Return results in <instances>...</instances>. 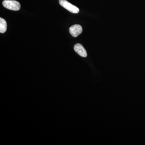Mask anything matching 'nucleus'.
I'll return each instance as SVG.
<instances>
[{
	"instance_id": "1",
	"label": "nucleus",
	"mask_w": 145,
	"mask_h": 145,
	"mask_svg": "<svg viewBox=\"0 0 145 145\" xmlns=\"http://www.w3.org/2000/svg\"><path fill=\"white\" fill-rule=\"evenodd\" d=\"M3 5L5 8L15 11L20 10L21 8L20 3L13 0H5L3 2Z\"/></svg>"
},
{
	"instance_id": "2",
	"label": "nucleus",
	"mask_w": 145,
	"mask_h": 145,
	"mask_svg": "<svg viewBox=\"0 0 145 145\" xmlns=\"http://www.w3.org/2000/svg\"><path fill=\"white\" fill-rule=\"evenodd\" d=\"M59 3L62 7L71 13H78L80 11V9L78 7L71 4L66 0H59Z\"/></svg>"
},
{
	"instance_id": "3",
	"label": "nucleus",
	"mask_w": 145,
	"mask_h": 145,
	"mask_svg": "<svg viewBox=\"0 0 145 145\" xmlns=\"http://www.w3.org/2000/svg\"><path fill=\"white\" fill-rule=\"evenodd\" d=\"M82 27L80 25L75 24L72 25L69 28V32L72 36L78 37L82 32Z\"/></svg>"
},
{
	"instance_id": "4",
	"label": "nucleus",
	"mask_w": 145,
	"mask_h": 145,
	"mask_svg": "<svg viewBox=\"0 0 145 145\" xmlns=\"http://www.w3.org/2000/svg\"><path fill=\"white\" fill-rule=\"evenodd\" d=\"M75 52H77L81 57H86L87 56V53L84 46L80 44H76L74 46Z\"/></svg>"
},
{
	"instance_id": "5",
	"label": "nucleus",
	"mask_w": 145,
	"mask_h": 145,
	"mask_svg": "<svg viewBox=\"0 0 145 145\" xmlns=\"http://www.w3.org/2000/svg\"><path fill=\"white\" fill-rule=\"evenodd\" d=\"M7 29V24L5 20L3 18H0V32L4 33L6 31Z\"/></svg>"
}]
</instances>
